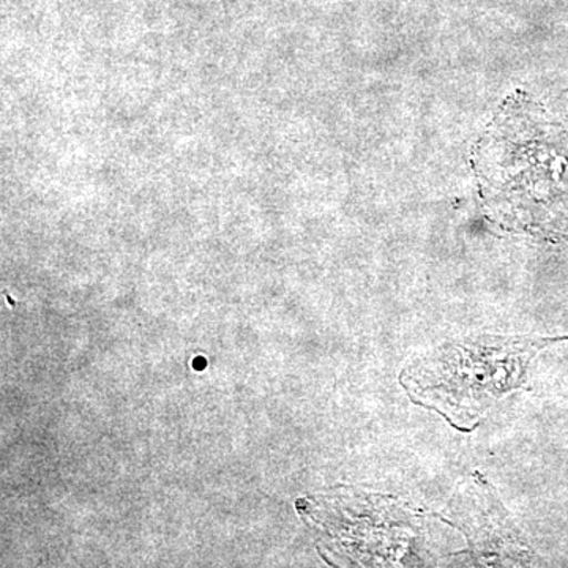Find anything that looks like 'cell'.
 <instances>
[{
  "label": "cell",
  "mask_w": 568,
  "mask_h": 568,
  "mask_svg": "<svg viewBox=\"0 0 568 568\" xmlns=\"http://www.w3.org/2000/svg\"><path fill=\"white\" fill-rule=\"evenodd\" d=\"M560 342L568 336L484 335L448 343L403 369L399 383L416 405L469 433L500 396L526 383L534 355Z\"/></svg>",
  "instance_id": "6da1fadb"
}]
</instances>
